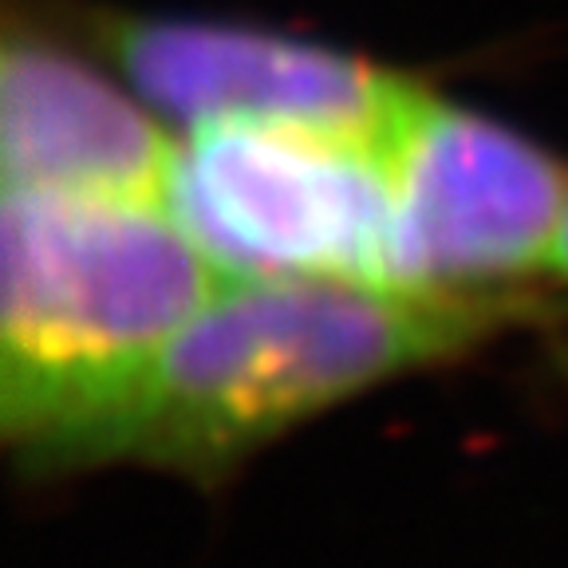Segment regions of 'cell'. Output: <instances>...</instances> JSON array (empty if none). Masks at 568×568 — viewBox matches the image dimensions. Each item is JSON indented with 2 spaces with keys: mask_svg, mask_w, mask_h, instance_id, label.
Wrapping results in <instances>:
<instances>
[{
  "mask_svg": "<svg viewBox=\"0 0 568 568\" xmlns=\"http://www.w3.org/2000/svg\"><path fill=\"white\" fill-rule=\"evenodd\" d=\"M60 36L4 24L0 166L4 190L162 202L178 139Z\"/></svg>",
  "mask_w": 568,
  "mask_h": 568,
  "instance_id": "cell-6",
  "label": "cell"
},
{
  "mask_svg": "<svg viewBox=\"0 0 568 568\" xmlns=\"http://www.w3.org/2000/svg\"><path fill=\"white\" fill-rule=\"evenodd\" d=\"M222 268L162 202L4 190L0 430L28 474L99 466V446Z\"/></svg>",
  "mask_w": 568,
  "mask_h": 568,
  "instance_id": "cell-2",
  "label": "cell"
},
{
  "mask_svg": "<svg viewBox=\"0 0 568 568\" xmlns=\"http://www.w3.org/2000/svg\"><path fill=\"white\" fill-rule=\"evenodd\" d=\"M91 44L142 103L197 126H284L332 139L387 142L415 80L339 48L174 17H91Z\"/></svg>",
  "mask_w": 568,
  "mask_h": 568,
  "instance_id": "cell-5",
  "label": "cell"
},
{
  "mask_svg": "<svg viewBox=\"0 0 568 568\" xmlns=\"http://www.w3.org/2000/svg\"><path fill=\"white\" fill-rule=\"evenodd\" d=\"M162 205L225 276L399 288L395 190L372 142L284 126H197L178 139Z\"/></svg>",
  "mask_w": 568,
  "mask_h": 568,
  "instance_id": "cell-3",
  "label": "cell"
},
{
  "mask_svg": "<svg viewBox=\"0 0 568 568\" xmlns=\"http://www.w3.org/2000/svg\"><path fill=\"white\" fill-rule=\"evenodd\" d=\"M552 276H560V281L568 284V217H565V230H560L557 237V248H552V265H549Z\"/></svg>",
  "mask_w": 568,
  "mask_h": 568,
  "instance_id": "cell-7",
  "label": "cell"
},
{
  "mask_svg": "<svg viewBox=\"0 0 568 568\" xmlns=\"http://www.w3.org/2000/svg\"><path fill=\"white\" fill-rule=\"evenodd\" d=\"M383 159L399 288L514 296V284L549 273L568 217V166L541 142L415 88Z\"/></svg>",
  "mask_w": 568,
  "mask_h": 568,
  "instance_id": "cell-4",
  "label": "cell"
},
{
  "mask_svg": "<svg viewBox=\"0 0 568 568\" xmlns=\"http://www.w3.org/2000/svg\"><path fill=\"white\" fill-rule=\"evenodd\" d=\"M514 312V296L233 276L146 367L103 435L99 466L222 481L308 418L470 352Z\"/></svg>",
  "mask_w": 568,
  "mask_h": 568,
  "instance_id": "cell-1",
  "label": "cell"
}]
</instances>
